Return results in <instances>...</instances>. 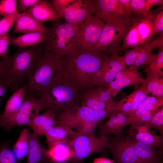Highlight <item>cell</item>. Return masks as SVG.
I'll return each mask as SVG.
<instances>
[{
    "label": "cell",
    "mask_w": 163,
    "mask_h": 163,
    "mask_svg": "<svg viewBox=\"0 0 163 163\" xmlns=\"http://www.w3.org/2000/svg\"><path fill=\"white\" fill-rule=\"evenodd\" d=\"M112 56L109 53L91 50L67 55L62 56L63 75L80 92L85 91L91 88L94 75Z\"/></svg>",
    "instance_id": "1"
},
{
    "label": "cell",
    "mask_w": 163,
    "mask_h": 163,
    "mask_svg": "<svg viewBox=\"0 0 163 163\" xmlns=\"http://www.w3.org/2000/svg\"><path fill=\"white\" fill-rule=\"evenodd\" d=\"M44 44L18 48L14 54L2 57L5 61L6 70L2 77L7 82L9 88L13 92L22 87L30 75L41 56Z\"/></svg>",
    "instance_id": "2"
},
{
    "label": "cell",
    "mask_w": 163,
    "mask_h": 163,
    "mask_svg": "<svg viewBox=\"0 0 163 163\" xmlns=\"http://www.w3.org/2000/svg\"><path fill=\"white\" fill-rule=\"evenodd\" d=\"M62 57L44 48L27 82L25 96L40 98L53 82L63 73Z\"/></svg>",
    "instance_id": "3"
},
{
    "label": "cell",
    "mask_w": 163,
    "mask_h": 163,
    "mask_svg": "<svg viewBox=\"0 0 163 163\" xmlns=\"http://www.w3.org/2000/svg\"><path fill=\"white\" fill-rule=\"evenodd\" d=\"M81 94L64 75L58 77L39 98L45 109L58 116L80 102Z\"/></svg>",
    "instance_id": "4"
},
{
    "label": "cell",
    "mask_w": 163,
    "mask_h": 163,
    "mask_svg": "<svg viewBox=\"0 0 163 163\" xmlns=\"http://www.w3.org/2000/svg\"><path fill=\"white\" fill-rule=\"evenodd\" d=\"M77 27L66 22L52 21L46 34L44 48L61 57L77 53L75 38Z\"/></svg>",
    "instance_id": "5"
},
{
    "label": "cell",
    "mask_w": 163,
    "mask_h": 163,
    "mask_svg": "<svg viewBox=\"0 0 163 163\" xmlns=\"http://www.w3.org/2000/svg\"><path fill=\"white\" fill-rule=\"evenodd\" d=\"M69 143L72 151L70 163H82L87 157L107 149L109 137L98 138L76 132Z\"/></svg>",
    "instance_id": "6"
},
{
    "label": "cell",
    "mask_w": 163,
    "mask_h": 163,
    "mask_svg": "<svg viewBox=\"0 0 163 163\" xmlns=\"http://www.w3.org/2000/svg\"><path fill=\"white\" fill-rule=\"evenodd\" d=\"M105 24L92 15L78 26L75 38L77 53L91 50L97 43Z\"/></svg>",
    "instance_id": "7"
},
{
    "label": "cell",
    "mask_w": 163,
    "mask_h": 163,
    "mask_svg": "<svg viewBox=\"0 0 163 163\" xmlns=\"http://www.w3.org/2000/svg\"><path fill=\"white\" fill-rule=\"evenodd\" d=\"M111 111L77 105L65 110L58 115L59 119L56 120V125L65 126L72 129L83 121L101 122L105 118L109 117Z\"/></svg>",
    "instance_id": "8"
},
{
    "label": "cell",
    "mask_w": 163,
    "mask_h": 163,
    "mask_svg": "<svg viewBox=\"0 0 163 163\" xmlns=\"http://www.w3.org/2000/svg\"><path fill=\"white\" fill-rule=\"evenodd\" d=\"M95 9L93 15L106 24L129 25L133 18L125 11L119 0H94Z\"/></svg>",
    "instance_id": "9"
},
{
    "label": "cell",
    "mask_w": 163,
    "mask_h": 163,
    "mask_svg": "<svg viewBox=\"0 0 163 163\" xmlns=\"http://www.w3.org/2000/svg\"><path fill=\"white\" fill-rule=\"evenodd\" d=\"M131 24H105L97 43L91 50L109 53L113 56H119L120 44Z\"/></svg>",
    "instance_id": "10"
},
{
    "label": "cell",
    "mask_w": 163,
    "mask_h": 163,
    "mask_svg": "<svg viewBox=\"0 0 163 163\" xmlns=\"http://www.w3.org/2000/svg\"><path fill=\"white\" fill-rule=\"evenodd\" d=\"M109 138L107 147L113 156L114 163H141L136 153L135 139L121 133Z\"/></svg>",
    "instance_id": "11"
},
{
    "label": "cell",
    "mask_w": 163,
    "mask_h": 163,
    "mask_svg": "<svg viewBox=\"0 0 163 163\" xmlns=\"http://www.w3.org/2000/svg\"><path fill=\"white\" fill-rule=\"evenodd\" d=\"M94 9V0H75L59 17L66 22L78 26L93 15Z\"/></svg>",
    "instance_id": "12"
},
{
    "label": "cell",
    "mask_w": 163,
    "mask_h": 163,
    "mask_svg": "<svg viewBox=\"0 0 163 163\" xmlns=\"http://www.w3.org/2000/svg\"><path fill=\"white\" fill-rule=\"evenodd\" d=\"M138 67L134 65L126 67L119 72L114 79L107 88L110 94L115 96L123 88L132 86L136 89L144 83L145 79L142 76L141 73L138 71Z\"/></svg>",
    "instance_id": "13"
},
{
    "label": "cell",
    "mask_w": 163,
    "mask_h": 163,
    "mask_svg": "<svg viewBox=\"0 0 163 163\" xmlns=\"http://www.w3.org/2000/svg\"><path fill=\"white\" fill-rule=\"evenodd\" d=\"M126 67L122 56H112L101 66L93 78L91 88L97 86L107 88L116 75Z\"/></svg>",
    "instance_id": "14"
},
{
    "label": "cell",
    "mask_w": 163,
    "mask_h": 163,
    "mask_svg": "<svg viewBox=\"0 0 163 163\" xmlns=\"http://www.w3.org/2000/svg\"><path fill=\"white\" fill-rule=\"evenodd\" d=\"M147 96V94L139 87L120 101H114L113 100L108 103L107 108L111 110H117L129 116L134 112Z\"/></svg>",
    "instance_id": "15"
},
{
    "label": "cell",
    "mask_w": 163,
    "mask_h": 163,
    "mask_svg": "<svg viewBox=\"0 0 163 163\" xmlns=\"http://www.w3.org/2000/svg\"><path fill=\"white\" fill-rule=\"evenodd\" d=\"M109 117L106 122L100 123L98 125V133L100 137L120 133L122 129L129 124V117L116 110L111 111Z\"/></svg>",
    "instance_id": "16"
},
{
    "label": "cell",
    "mask_w": 163,
    "mask_h": 163,
    "mask_svg": "<svg viewBox=\"0 0 163 163\" xmlns=\"http://www.w3.org/2000/svg\"><path fill=\"white\" fill-rule=\"evenodd\" d=\"M26 11L37 21L42 24L49 21L61 22V18L53 6L52 1L40 0Z\"/></svg>",
    "instance_id": "17"
},
{
    "label": "cell",
    "mask_w": 163,
    "mask_h": 163,
    "mask_svg": "<svg viewBox=\"0 0 163 163\" xmlns=\"http://www.w3.org/2000/svg\"><path fill=\"white\" fill-rule=\"evenodd\" d=\"M49 30L43 24L34 19L27 11L18 13L15 23L13 34H25L33 32H42L46 34Z\"/></svg>",
    "instance_id": "18"
},
{
    "label": "cell",
    "mask_w": 163,
    "mask_h": 163,
    "mask_svg": "<svg viewBox=\"0 0 163 163\" xmlns=\"http://www.w3.org/2000/svg\"><path fill=\"white\" fill-rule=\"evenodd\" d=\"M143 124L135 123L132 125V129H136L137 132L134 139L156 149L162 148L163 135H157L154 131L149 130L150 127L147 124Z\"/></svg>",
    "instance_id": "19"
},
{
    "label": "cell",
    "mask_w": 163,
    "mask_h": 163,
    "mask_svg": "<svg viewBox=\"0 0 163 163\" xmlns=\"http://www.w3.org/2000/svg\"><path fill=\"white\" fill-rule=\"evenodd\" d=\"M38 136L34 133H29V148L27 163L50 162L48 155V150L40 143Z\"/></svg>",
    "instance_id": "20"
},
{
    "label": "cell",
    "mask_w": 163,
    "mask_h": 163,
    "mask_svg": "<svg viewBox=\"0 0 163 163\" xmlns=\"http://www.w3.org/2000/svg\"><path fill=\"white\" fill-rule=\"evenodd\" d=\"M56 116L53 111L47 110L43 113L39 114L32 119L28 125L38 136L45 135L49 129L56 125Z\"/></svg>",
    "instance_id": "21"
},
{
    "label": "cell",
    "mask_w": 163,
    "mask_h": 163,
    "mask_svg": "<svg viewBox=\"0 0 163 163\" xmlns=\"http://www.w3.org/2000/svg\"><path fill=\"white\" fill-rule=\"evenodd\" d=\"M142 46L135 63L138 67L140 66L149 63L155 58L156 54L152 51L156 48L163 47V34H160L158 37L149 42L147 41Z\"/></svg>",
    "instance_id": "22"
},
{
    "label": "cell",
    "mask_w": 163,
    "mask_h": 163,
    "mask_svg": "<svg viewBox=\"0 0 163 163\" xmlns=\"http://www.w3.org/2000/svg\"><path fill=\"white\" fill-rule=\"evenodd\" d=\"M134 145L136 154L141 163H158L161 159V150L145 144L138 142L135 139Z\"/></svg>",
    "instance_id": "23"
},
{
    "label": "cell",
    "mask_w": 163,
    "mask_h": 163,
    "mask_svg": "<svg viewBox=\"0 0 163 163\" xmlns=\"http://www.w3.org/2000/svg\"><path fill=\"white\" fill-rule=\"evenodd\" d=\"M163 97L147 96L142 102L136 110L130 115V124L132 125L135 120L143 114H154L158 108L163 105Z\"/></svg>",
    "instance_id": "24"
},
{
    "label": "cell",
    "mask_w": 163,
    "mask_h": 163,
    "mask_svg": "<svg viewBox=\"0 0 163 163\" xmlns=\"http://www.w3.org/2000/svg\"><path fill=\"white\" fill-rule=\"evenodd\" d=\"M46 34L42 32H33L25 34L19 37H11L9 44L18 48L34 46L45 42Z\"/></svg>",
    "instance_id": "25"
},
{
    "label": "cell",
    "mask_w": 163,
    "mask_h": 163,
    "mask_svg": "<svg viewBox=\"0 0 163 163\" xmlns=\"http://www.w3.org/2000/svg\"><path fill=\"white\" fill-rule=\"evenodd\" d=\"M72 151L68 140L61 142L50 147L48 150V155L50 162L64 163L69 161Z\"/></svg>",
    "instance_id": "26"
},
{
    "label": "cell",
    "mask_w": 163,
    "mask_h": 163,
    "mask_svg": "<svg viewBox=\"0 0 163 163\" xmlns=\"http://www.w3.org/2000/svg\"><path fill=\"white\" fill-rule=\"evenodd\" d=\"M147 77L139 86L147 94H150L157 97H163V77L146 69Z\"/></svg>",
    "instance_id": "27"
},
{
    "label": "cell",
    "mask_w": 163,
    "mask_h": 163,
    "mask_svg": "<svg viewBox=\"0 0 163 163\" xmlns=\"http://www.w3.org/2000/svg\"><path fill=\"white\" fill-rule=\"evenodd\" d=\"M25 93L24 85L14 92L7 101L4 111L0 116V120L8 117L18 111Z\"/></svg>",
    "instance_id": "28"
},
{
    "label": "cell",
    "mask_w": 163,
    "mask_h": 163,
    "mask_svg": "<svg viewBox=\"0 0 163 163\" xmlns=\"http://www.w3.org/2000/svg\"><path fill=\"white\" fill-rule=\"evenodd\" d=\"M57 125L49 129L45 135L46 142L50 147L61 142L67 140L68 136L71 137L76 132L65 126Z\"/></svg>",
    "instance_id": "29"
},
{
    "label": "cell",
    "mask_w": 163,
    "mask_h": 163,
    "mask_svg": "<svg viewBox=\"0 0 163 163\" xmlns=\"http://www.w3.org/2000/svg\"><path fill=\"white\" fill-rule=\"evenodd\" d=\"M32 119V117L29 114L18 111L8 117L0 120V127L8 131L14 126L28 125Z\"/></svg>",
    "instance_id": "30"
},
{
    "label": "cell",
    "mask_w": 163,
    "mask_h": 163,
    "mask_svg": "<svg viewBox=\"0 0 163 163\" xmlns=\"http://www.w3.org/2000/svg\"><path fill=\"white\" fill-rule=\"evenodd\" d=\"M153 13L151 11L150 14L147 17L133 18L136 22L142 44L146 42L149 38L153 36L154 31Z\"/></svg>",
    "instance_id": "31"
},
{
    "label": "cell",
    "mask_w": 163,
    "mask_h": 163,
    "mask_svg": "<svg viewBox=\"0 0 163 163\" xmlns=\"http://www.w3.org/2000/svg\"><path fill=\"white\" fill-rule=\"evenodd\" d=\"M141 44L136 22L133 18L132 23L125 35L119 51H123L129 48H133Z\"/></svg>",
    "instance_id": "32"
},
{
    "label": "cell",
    "mask_w": 163,
    "mask_h": 163,
    "mask_svg": "<svg viewBox=\"0 0 163 163\" xmlns=\"http://www.w3.org/2000/svg\"><path fill=\"white\" fill-rule=\"evenodd\" d=\"M29 133L28 129H24L22 130L12 149L18 161L27 155L29 148Z\"/></svg>",
    "instance_id": "33"
},
{
    "label": "cell",
    "mask_w": 163,
    "mask_h": 163,
    "mask_svg": "<svg viewBox=\"0 0 163 163\" xmlns=\"http://www.w3.org/2000/svg\"><path fill=\"white\" fill-rule=\"evenodd\" d=\"M43 109H45L44 106L40 98L25 96L18 111L29 114L33 118Z\"/></svg>",
    "instance_id": "34"
},
{
    "label": "cell",
    "mask_w": 163,
    "mask_h": 163,
    "mask_svg": "<svg viewBox=\"0 0 163 163\" xmlns=\"http://www.w3.org/2000/svg\"><path fill=\"white\" fill-rule=\"evenodd\" d=\"M81 105L98 110L107 109V104L99 100L94 93L92 88L85 91L81 94Z\"/></svg>",
    "instance_id": "35"
},
{
    "label": "cell",
    "mask_w": 163,
    "mask_h": 163,
    "mask_svg": "<svg viewBox=\"0 0 163 163\" xmlns=\"http://www.w3.org/2000/svg\"><path fill=\"white\" fill-rule=\"evenodd\" d=\"M10 143L9 142L0 143V163H18Z\"/></svg>",
    "instance_id": "36"
},
{
    "label": "cell",
    "mask_w": 163,
    "mask_h": 163,
    "mask_svg": "<svg viewBox=\"0 0 163 163\" xmlns=\"http://www.w3.org/2000/svg\"><path fill=\"white\" fill-rule=\"evenodd\" d=\"M158 53L149 63V67L146 69L159 77H163V47L158 48Z\"/></svg>",
    "instance_id": "37"
},
{
    "label": "cell",
    "mask_w": 163,
    "mask_h": 163,
    "mask_svg": "<svg viewBox=\"0 0 163 163\" xmlns=\"http://www.w3.org/2000/svg\"><path fill=\"white\" fill-rule=\"evenodd\" d=\"M146 0H131V4L133 11V18L148 16L151 11L147 12L145 7Z\"/></svg>",
    "instance_id": "38"
},
{
    "label": "cell",
    "mask_w": 163,
    "mask_h": 163,
    "mask_svg": "<svg viewBox=\"0 0 163 163\" xmlns=\"http://www.w3.org/2000/svg\"><path fill=\"white\" fill-rule=\"evenodd\" d=\"M18 0H0V15L7 17L12 15L17 11Z\"/></svg>",
    "instance_id": "39"
},
{
    "label": "cell",
    "mask_w": 163,
    "mask_h": 163,
    "mask_svg": "<svg viewBox=\"0 0 163 163\" xmlns=\"http://www.w3.org/2000/svg\"><path fill=\"white\" fill-rule=\"evenodd\" d=\"M101 123L98 121H83L78 124L75 128L77 129V132H78L95 137V129L97 126Z\"/></svg>",
    "instance_id": "40"
},
{
    "label": "cell",
    "mask_w": 163,
    "mask_h": 163,
    "mask_svg": "<svg viewBox=\"0 0 163 163\" xmlns=\"http://www.w3.org/2000/svg\"><path fill=\"white\" fill-rule=\"evenodd\" d=\"M150 128H153L158 130L161 135L163 134V106L160 109H158L152 117L146 123Z\"/></svg>",
    "instance_id": "41"
},
{
    "label": "cell",
    "mask_w": 163,
    "mask_h": 163,
    "mask_svg": "<svg viewBox=\"0 0 163 163\" xmlns=\"http://www.w3.org/2000/svg\"><path fill=\"white\" fill-rule=\"evenodd\" d=\"M142 44L129 50H123L124 54L122 56L126 66L135 65L136 60L142 47Z\"/></svg>",
    "instance_id": "42"
},
{
    "label": "cell",
    "mask_w": 163,
    "mask_h": 163,
    "mask_svg": "<svg viewBox=\"0 0 163 163\" xmlns=\"http://www.w3.org/2000/svg\"><path fill=\"white\" fill-rule=\"evenodd\" d=\"M18 13L17 11L12 15L4 17L0 19V36L8 33L15 24L16 17Z\"/></svg>",
    "instance_id": "43"
},
{
    "label": "cell",
    "mask_w": 163,
    "mask_h": 163,
    "mask_svg": "<svg viewBox=\"0 0 163 163\" xmlns=\"http://www.w3.org/2000/svg\"><path fill=\"white\" fill-rule=\"evenodd\" d=\"M152 22L153 27V35L159 34H163V10L158 11L156 13H153Z\"/></svg>",
    "instance_id": "44"
},
{
    "label": "cell",
    "mask_w": 163,
    "mask_h": 163,
    "mask_svg": "<svg viewBox=\"0 0 163 163\" xmlns=\"http://www.w3.org/2000/svg\"><path fill=\"white\" fill-rule=\"evenodd\" d=\"M92 88L95 95L101 101L107 104L113 100L107 88L99 86Z\"/></svg>",
    "instance_id": "45"
},
{
    "label": "cell",
    "mask_w": 163,
    "mask_h": 163,
    "mask_svg": "<svg viewBox=\"0 0 163 163\" xmlns=\"http://www.w3.org/2000/svg\"><path fill=\"white\" fill-rule=\"evenodd\" d=\"M75 0H53V6L59 16L67 8L72 4Z\"/></svg>",
    "instance_id": "46"
},
{
    "label": "cell",
    "mask_w": 163,
    "mask_h": 163,
    "mask_svg": "<svg viewBox=\"0 0 163 163\" xmlns=\"http://www.w3.org/2000/svg\"><path fill=\"white\" fill-rule=\"evenodd\" d=\"M11 37L8 33L0 36V57L7 55Z\"/></svg>",
    "instance_id": "47"
},
{
    "label": "cell",
    "mask_w": 163,
    "mask_h": 163,
    "mask_svg": "<svg viewBox=\"0 0 163 163\" xmlns=\"http://www.w3.org/2000/svg\"><path fill=\"white\" fill-rule=\"evenodd\" d=\"M40 0H19V5L17 9L18 13L20 12H25L30 7L39 1Z\"/></svg>",
    "instance_id": "48"
},
{
    "label": "cell",
    "mask_w": 163,
    "mask_h": 163,
    "mask_svg": "<svg viewBox=\"0 0 163 163\" xmlns=\"http://www.w3.org/2000/svg\"><path fill=\"white\" fill-rule=\"evenodd\" d=\"M119 1L121 6L126 12L133 18L131 0H119Z\"/></svg>",
    "instance_id": "49"
},
{
    "label": "cell",
    "mask_w": 163,
    "mask_h": 163,
    "mask_svg": "<svg viewBox=\"0 0 163 163\" xmlns=\"http://www.w3.org/2000/svg\"><path fill=\"white\" fill-rule=\"evenodd\" d=\"M163 0H146L145 7L147 12H149L150 8L153 6L159 5H162Z\"/></svg>",
    "instance_id": "50"
},
{
    "label": "cell",
    "mask_w": 163,
    "mask_h": 163,
    "mask_svg": "<svg viewBox=\"0 0 163 163\" xmlns=\"http://www.w3.org/2000/svg\"><path fill=\"white\" fill-rule=\"evenodd\" d=\"M9 88L6 81L2 78L0 79V101L6 90ZM2 114L0 113V116Z\"/></svg>",
    "instance_id": "51"
},
{
    "label": "cell",
    "mask_w": 163,
    "mask_h": 163,
    "mask_svg": "<svg viewBox=\"0 0 163 163\" xmlns=\"http://www.w3.org/2000/svg\"><path fill=\"white\" fill-rule=\"evenodd\" d=\"M93 163H114L111 160L103 157L98 158L95 159Z\"/></svg>",
    "instance_id": "52"
},
{
    "label": "cell",
    "mask_w": 163,
    "mask_h": 163,
    "mask_svg": "<svg viewBox=\"0 0 163 163\" xmlns=\"http://www.w3.org/2000/svg\"><path fill=\"white\" fill-rule=\"evenodd\" d=\"M6 70V65L5 60L2 59L0 60V79L3 76Z\"/></svg>",
    "instance_id": "53"
},
{
    "label": "cell",
    "mask_w": 163,
    "mask_h": 163,
    "mask_svg": "<svg viewBox=\"0 0 163 163\" xmlns=\"http://www.w3.org/2000/svg\"><path fill=\"white\" fill-rule=\"evenodd\" d=\"M163 163V162H159V163Z\"/></svg>",
    "instance_id": "54"
}]
</instances>
